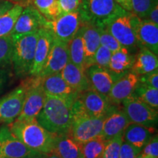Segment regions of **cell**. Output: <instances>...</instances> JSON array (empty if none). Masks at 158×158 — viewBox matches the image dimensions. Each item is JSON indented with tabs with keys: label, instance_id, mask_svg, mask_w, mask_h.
Masks as SVG:
<instances>
[{
	"label": "cell",
	"instance_id": "22",
	"mask_svg": "<svg viewBox=\"0 0 158 158\" xmlns=\"http://www.w3.org/2000/svg\"><path fill=\"white\" fill-rule=\"evenodd\" d=\"M155 132L156 130L154 127H146L141 124L130 123L124 130L122 138L123 141L142 149L153 137Z\"/></svg>",
	"mask_w": 158,
	"mask_h": 158
},
{
	"label": "cell",
	"instance_id": "16",
	"mask_svg": "<svg viewBox=\"0 0 158 158\" xmlns=\"http://www.w3.org/2000/svg\"><path fill=\"white\" fill-rule=\"evenodd\" d=\"M68 62L70 57L68 43L54 38L48 59L39 76L44 77L60 73Z\"/></svg>",
	"mask_w": 158,
	"mask_h": 158
},
{
	"label": "cell",
	"instance_id": "29",
	"mask_svg": "<svg viewBox=\"0 0 158 158\" xmlns=\"http://www.w3.org/2000/svg\"><path fill=\"white\" fill-rule=\"evenodd\" d=\"M23 10L22 5L16 4L8 12L0 16V37L10 35L18 18Z\"/></svg>",
	"mask_w": 158,
	"mask_h": 158
},
{
	"label": "cell",
	"instance_id": "23",
	"mask_svg": "<svg viewBox=\"0 0 158 158\" xmlns=\"http://www.w3.org/2000/svg\"><path fill=\"white\" fill-rule=\"evenodd\" d=\"M60 74L64 81L79 94L91 89L85 70L70 61L65 65Z\"/></svg>",
	"mask_w": 158,
	"mask_h": 158
},
{
	"label": "cell",
	"instance_id": "41",
	"mask_svg": "<svg viewBox=\"0 0 158 158\" xmlns=\"http://www.w3.org/2000/svg\"><path fill=\"white\" fill-rule=\"evenodd\" d=\"M145 19L149 20L152 22L155 23V24L158 25V3L155 4V5L150 10L149 14L147 15Z\"/></svg>",
	"mask_w": 158,
	"mask_h": 158
},
{
	"label": "cell",
	"instance_id": "34",
	"mask_svg": "<svg viewBox=\"0 0 158 158\" xmlns=\"http://www.w3.org/2000/svg\"><path fill=\"white\" fill-rule=\"evenodd\" d=\"M122 135L116 136L106 142L102 158H119L120 148L123 142Z\"/></svg>",
	"mask_w": 158,
	"mask_h": 158
},
{
	"label": "cell",
	"instance_id": "3",
	"mask_svg": "<svg viewBox=\"0 0 158 158\" xmlns=\"http://www.w3.org/2000/svg\"><path fill=\"white\" fill-rule=\"evenodd\" d=\"M73 120L68 135L79 143H84L101 135L106 117H92L86 113L81 101L78 98L72 106Z\"/></svg>",
	"mask_w": 158,
	"mask_h": 158
},
{
	"label": "cell",
	"instance_id": "48",
	"mask_svg": "<svg viewBox=\"0 0 158 158\" xmlns=\"http://www.w3.org/2000/svg\"><path fill=\"white\" fill-rule=\"evenodd\" d=\"M0 155H1V141H0Z\"/></svg>",
	"mask_w": 158,
	"mask_h": 158
},
{
	"label": "cell",
	"instance_id": "33",
	"mask_svg": "<svg viewBox=\"0 0 158 158\" xmlns=\"http://www.w3.org/2000/svg\"><path fill=\"white\" fill-rule=\"evenodd\" d=\"M13 42L10 35L0 37V65L11 62Z\"/></svg>",
	"mask_w": 158,
	"mask_h": 158
},
{
	"label": "cell",
	"instance_id": "38",
	"mask_svg": "<svg viewBox=\"0 0 158 158\" xmlns=\"http://www.w3.org/2000/svg\"><path fill=\"white\" fill-rule=\"evenodd\" d=\"M141 155L149 156L152 158H158V136L153 135L150 141L141 149Z\"/></svg>",
	"mask_w": 158,
	"mask_h": 158
},
{
	"label": "cell",
	"instance_id": "37",
	"mask_svg": "<svg viewBox=\"0 0 158 158\" xmlns=\"http://www.w3.org/2000/svg\"><path fill=\"white\" fill-rule=\"evenodd\" d=\"M61 14H68L79 10L81 0H58Z\"/></svg>",
	"mask_w": 158,
	"mask_h": 158
},
{
	"label": "cell",
	"instance_id": "31",
	"mask_svg": "<svg viewBox=\"0 0 158 158\" xmlns=\"http://www.w3.org/2000/svg\"><path fill=\"white\" fill-rule=\"evenodd\" d=\"M133 94L136 98L147 104L150 107L157 110L158 108V89L147 85L138 83Z\"/></svg>",
	"mask_w": 158,
	"mask_h": 158
},
{
	"label": "cell",
	"instance_id": "1",
	"mask_svg": "<svg viewBox=\"0 0 158 158\" xmlns=\"http://www.w3.org/2000/svg\"><path fill=\"white\" fill-rule=\"evenodd\" d=\"M73 102L46 95L44 106L36 117L37 121L47 131L54 135H68L72 124Z\"/></svg>",
	"mask_w": 158,
	"mask_h": 158
},
{
	"label": "cell",
	"instance_id": "20",
	"mask_svg": "<svg viewBox=\"0 0 158 158\" xmlns=\"http://www.w3.org/2000/svg\"><path fill=\"white\" fill-rule=\"evenodd\" d=\"M82 37L85 54V68L94 65V56L100 45L99 29L95 25L88 23H81ZM86 71V70H85Z\"/></svg>",
	"mask_w": 158,
	"mask_h": 158
},
{
	"label": "cell",
	"instance_id": "12",
	"mask_svg": "<svg viewBox=\"0 0 158 158\" xmlns=\"http://www.w3.org/2000/svg\"><path fill=\"white\" fill-rule=\"evenodd\" d=\"M78 98L86 113L92 117H107L117 109V106L110 104L107 97L102 95L92 89L80 93Z\"/></svg>",
	"mask_w": 158,
	"mask_h": 158
},
{
	"label": "cell",
	"instance_id": "2",
	"mask_svg": "<svg viewBox=\"0 0 158 158\" xmlns=\"http://www.w3.org/2000/svg\"><path fill=\"white\" fill-rule=\"evenodd\" d=\"M7 126L15 138L32 151L45 155L54 152L56 135L43 128L36 118L21 121L15 119Z\"/></svg>",
	"mask_w": 158,
	"mask_h": 158
},
{
	"label": "cell",
	"instance_id": "7",
	"mask_svg": "<svg viewBox=\"0 0 158 158\" xmlns=\"http://www.w3.org/2000/svg\"><path fill=\"white\" fill-rule=\"evenodd\" d=\"M132 15L133 13L124 10L110 20L105 27L119 44L130 52L139 47L132 25Z\"/></svg>",
	"mask_w": 158,
	"mask_h": 158
},
{
	"label": "cell",
	"instance_id": "5",
	"mask_svg": "<svg viewBox=\"0 0 158 158\" xmlns=\"http://www.w3.org/2000/svg\"><path fill=\"white\" fill-rule=\"evenodd\" d=\"M38 31L23 35L13 40L11 62L13 64L15 74L19 77H25L29 75L34 61Z\"/></svg>",
	"mask_w": 158,
	"mask_h": 158
},
{
	"label": "cell",
	"instance_id": "47",
	"mask_svg": "<svg viewBox=\"0 0 158 158\" xmlns=\"http://www.w3.org/2000/svg\"><path fill=\"white\" fill-rule=\"evenodd\" d=\"M2 82H3V81H2V78L1 76H0V88H1V86H2Z\"/></svg>",
	"mask_w": 158,
	"mask_h": 158
},
{
	"label": "cell",
	"instance_id": "49",
	"mask_svg": "<svg viewBox=\"0 0 158 158\" xmlns=\"http://www.w3.org/2000/svg\"><path fill=\"white\" fill-rule=\"evenodd\" d=\"M13 1H19V0H13Z\"/></svg>",
	"mask_w": 158,
	"mask_h": 158
},
{
	"label": "cell",
	"instance_id": "24",
	"mask_svg": "<svg viewBox=\"0 0 158 158\" xmlns=\"http://www.w3.org/2000/svg\"><path fill=\"white\" fill-rule=\"evenodd\" d=\"M157 55L154 54L149 49L141 47L139 51L135 55L130 71L138 76H141L157 70Z\"/></svg>",
	"mask_w": 158,
	"mask_h": 158
},
{
	"label": "cell",
	"instance_id": "43",
	"mask_svg": "<svg viewBox=\"0 0 158 158\" xmlns=\"http://www.w3.org/2000/svg\"><path fill=\"white\" fill-rule=\"evenodd\" d=\"M116 4H118L122 8L125 10L126 11L131 13V4L130 0H114Z\"/></svg>",
	"mask_w": 158,
	"mask_h": 158
},
{
	"label": "cell",
	"instance_id": "8",
	"mask_svg": "<svg viewBox=\"0 0 158 158\" xmlns=\"http://www.w3.org/2000/svg\"><path fill=\"white\" fill-rule=\"evenodd\" d=\"M82 21L78 11L59 15L54 20L45 19L43 28L51 31L54 38L68 43L81 26Z\"/></svg>",
	"mask_w": 158,
	"mask_h": 158
},
{
	"label": "cell",
	"instance_id": "13",
	"mask_svg": "<svg viewBox=\"0 0 158 158\" xmlns=\"http://www.w3.org/2000/svg\"><path fill=\"white\" fill-rule=\"evenodd\" d=\"M25 89L22 84L0 99V123H12L22 110Z\"/></svg>",
	"mask_w": 158,
	"mask_h": 158
},
{
	"label": "cell",
	"instance_id": "42",
	"mask_svg": "<svg viewBox=\"0 0 158 158\" xmlns=\"http://www.w3.org/2000/svg\"><path fill=\"white\" fill-rule=\"evenodd\" d=\"M14 5L15 4L10 1H7V0L0 1V16L8 12L14 6Z\"/></svg>",
	"mask_w": 158,
	"mask_h": 158
},
{
	"label": "cell",
	"instance_id": "14",
	"mask_svg": "<svg viewBox=\"0 0 158 158\" xmlns=\"http://www.w3.org/2000/svg\"><path fill=\"white\" fill-rule=\"evenodd\" d=\"M85 72L91 89L105 97L108 95L114 83L122 76L95 64L89 67Z\"/></svg>",
	"mask_w": 158,
	"mask_h": 158
},
{
	"label": "cell",
	"instance_id": "10",
	"mask_svg": "<svg viewBox=\"0 0 158 158\" xmlns=\"http://www.w3.org/2000/svg\"><path fill=\"white\" fill-rule=\"evenodd\" d=\"M135 36L139 48L144 47L158 54V25L147 19H141L132 15Z\"/></svg>",
	"mask_w": 158,
	"mask_h": 158
},
{
	"label": "cell",
	"instance_id": "17",
	"mask_svg": "<svg viewBox=\"0 0 158 158\" xmlns=\"http://www.w3.org/2000/svg\"><path fill=\"white\" fill-rule=\"evenodd\" d=\"M138 83L139 76L131 71L126 73L114 84L107 96L108 100L114 106H118L133 94Z\"/></svg>",
	"mask_w": 158,
	"mask_h": 158
},
{
	"label": "cell",
	"instance_id": "39",
	"mask_svg": "<svg viewBox=\"0 0 158 158\" xmlns=\"http://www.w3.org/2000/svg\"><path fill=\"white\" fill-rule=\"evenodd\" d=\"M141 149H138L127 142H122L119 152V158H138Z\"/></svg>",
	"mask_w": 158,
	"mask_h": 158
},
{
	"label": "cell",
	"instance_id": "25",
	"mask_svg": "<svg viewBox=\"0 0 158 158\" xmlns=\"http://www.w3.org/2000/svg\"><path fill=\"white\" fill-rule=\"evenodd\" d=\"M53 152L60 158H84L81 143L68 135L56 136Z\"/></svg>",
	"mask_w": 158,
	"mask_h": 158
},
{
	"label": "cell",
	"instance_id": "6",
	"mask_svg": "<svg viewBox=\"0 0 158 158\" xmlns=\"http://www.w3.org/2000/svg\"><path fill=\"white\" fill-rule=\"evenodd\" d=\"M25 89L22 110L16 120L35 118L44 106L46 94L41 84L40 76H30L21 83Z\"/></svg>",
	"mask_w": 158,
	"mask_h": 158
},
{
	"label": "cell",
	"instance_id": "44",
	"mask_svg": "<svg viewBox=\"0 0 158 158\" xmlns=\"http://www.w3.org/2000/svg\"><path fill=\"white\" fill-rule=\"evenodd\" d=\"M46 157V155L45 154L40 153V152H35L32 155L27 156V157H25L23 158H45Z\"/></svg>",
	"mask_w": 158,
	"mask_h": 158
},
{
	"label": "cell",
	"instance_id": "18",
	"mask_svg": "<svg viewBox=\"0 0 158 158\" xmlns=\"http://www.w3.org/2000/svg\"><path fill=\"white\" fill-rule=\"evenodd\" d=\"M0 158H23L37 152L29 149L15 138L7 126H3L0 129Z\"/></svg>",
	"mask_w": 158,
	"mask_h": 158
},
{
	"label": "cell",
	"instance_id": "28",
	"mask_svg": "<svg viewBox=\"0 0 158 158\" xmlns=\"http://www.w3.org/2000/svg\"><path fill=\"white\" fill-rule=\"evenodd\" d=\"M28 5L33 6L47 20H54L62 15L58 0H29Z\"/></svg>",
	"mask_w": 158,
	"mask_h": 158
},
{
	"label": "cell",
	"instance_id": "27",
	"mask_svg": "<svg viewBox=\"0 0 158 158\" xmlns=\"http://www.w3.org/2000/svg\"><path fill=\"white\" fill-rule=\"evenodd\" d=\"M68 46L70 62L84 70H86L81 26L76 35L68 43Z\"/></svg>",
	"mask_w": 158,
	"mask_h": 158
},
{
	"label": "cell",
	"instance_id": "35",
	"mask_svg": "<svg viewBox=\"0 0 158 158\" xmlns=\"http://www.w3.org/2000/svg\"><path fill=\"white\" fill-rule=\"evenodd\" d=\"M98 29L100 45L106 47L112 53L121 48L122 45L116 40L115 37L106 29V27H98Z\"/></svg>",
	"mask_w": 158,
	"mask_h": 158
},
{
	"label": "cell",
	"instance_id": "21",
	"mask_svg": "<svg viewBox=\"0 0 158 158\" xmlns=\"http://www.w3.org/2000/svg\"><path fill=\"white\" fill-rule=\"evenodd\" d=\"M130 123L127 116L123 110L116 109L105 119L101 136L108 141L116 136L122 135Z\"/></svg>",
	"mask_w": 158,
	"mask_h": 158
},
{
	"label": "cell",
	"instance_id": "19",
	"mask_svg": "<svg viewBox=\"0 0 158 158\" xmlns=\"http://www.w3.org/2000/svg\"><path fill=\"white\" fill-rule=\"evenodd\" d=\"M41 84L46 95L74 102L79 93L73 89L62 78L60 73L41 77Z\"/></svg>",
	"mask_w": 158,
	"mask_h": 158
},
{
	"label": "cell",
	"instance_id": "32",
	"mask_svg": "<svg viewBox=\"0 0 158 158\" xmlns=\"http://www.w3.org/2000/svg\"><path fill=\"white\" fill-rule=\"evenodd\" d=\"M157 2V0H130L131 13L139 19H145Z\"/></svg>",
	"mask_w": 158,
	"mask_h": 158
},
{
	"label": "cell",
	"instance_id": "30",
	"mask_svg": "<svg viewBox=\"0 0 158 158\" xmlns=\"http://www.w3.org/2000/svg\"><path fill=\"white\" fill-rule=\"evenodd\" d=\"M106 142L100 135L81 144L84 158H102Z\"/></svg>",
	"mask_w": 158,
	"mask_h": 158
},
{
	"label": "cell",
	"instance_id": "26",
	"mask_svg": "<svg viewBox=\"0 0 158 158\" xmlns=\"http://www.w3.org/2000/svg\"><path fill=\"white\" fill-rule=\"evenodd\" d=\"M135 55L125 47L122 46L111 54L108 70L114 74L122 75L129 72L134 62Z\"/></svg>",
	"mask_w": 158,
	"mask_h": 158
},
{
	"label": "cell",
	"instance_id": "36",
	"mask_svg": "<svg viewBox=\"0 0 158 158\" xmlns=\"http://www.w3.org/2000/svg\"><path fill=\"white\" fill-rule=\"evenodd\" d=\"M112 52L106 47L100 45L94 56V64L102 68H108Z\"/></svg>",
	"mask_w": 158,
	"mask_h": 158
},
{
	"label": "cell",
	"instance_id": "46",
	"mask_svg": "<svg viewBox=\"0 0 158 158\" xmlns=\"http://www.w3.org/2000/svg\"><path fill=\"white\" fill-rule=\"evenodd\" d=\"M138 158H152V157H149V156L143 155H141V154H140V155L138 156Z\"/></svg>",
	"mask_w": 158,
	"mask_h": 158
},
{
	"label": "cell",
	"instance_id": "9",
	"mask_svg": "<svg viewBox=\"0 0 158 158\" xmlns=\"http://www.w3.org/2000/svg\"><path fill=\"white\" fill-rule=\"evenodd\" d=\"M122 110L127 116L130 123L154 127L157 124L158 119L157 110L144 103L136 98L134 94L125 99L122 102Z\"/></svg>",
	"mask_w": 158,
	"mask_h": 158
},
{
	"label": "cell",
	"instance_id": "45",
	"mask_svg": "<svg viewBox=\"0 0 158 158\" xmlns=\"http://www.w3.org/2000/svg\"><path fill=\"white\" fill-rule=\"evenodd\" d=\"M45 158H60L55 152H51L50 154H47Z\"/></svg>",
	"mask_w": 158,
	"mask_h": 158
},
{
	"label": "cell",
	"instance_id": "4",
	"mask_svg": "<svg viewBox=\"0 0 158 158\" xmlns=\"http://www.w3.org/2000/svg\"><path fill=\"white\" fill-rule=\"evenodd\" d=\"M124 10L114 0H81L78 12L82 23L105 27L110 20Z\"/></svg>",
	"mask_w": 158,
	"mask_h": 158
},
{
	"label": "cell",
	"instance_id": "11",
	"mask_svg": "<svg viewBox=\"0 0 158 158\" xmlns=\"http://www.w3.org/2000/svg\"><path fill=\"white\" fill-rule=\"evenodd\" d=\"M45 19L33 6L27 5L18 18L10 33L13 40L43 28Z\"/></svg>",
	"mask_w": 158,
	"mask_h": 158
},
{
	"label": "cell",
	"instance_id": "40",
	"mask_svg": "<svg viewBox=\"0 0 158 158\" xmlns=\"http://www.w3.org/2000/svg\"><path fill=\"white\" fill-rule=\"evenodd\" d=\"M139 82L158 89V70H156L150 73L139 76Z\"/></svg>",
	"mask_w": 158,
	"mask_h": 158
},
{
	"label": "cell",
	"instance_id": "15",
	"mask_svg": "<svg viewBox=\"0 0 158 158\" xmlns=\"http://www.w3.org/2000/svg\"><path fill=\"white\" fill-rule=\"evenodd\" d=\"M38 31L34 61L29 73L30 76H39L40 75L48 59L54 39V35L48 29L41 28Z\"/></svg>",
	"mask_w": 158,
	"mask_h": 158
}]
</instances>
